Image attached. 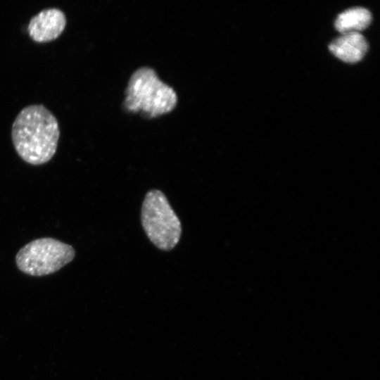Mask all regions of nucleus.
Instances as JSON below:
<instances>
[{
  "mask_svg": "<svg viewBox=\"0 0 380 380\" xmlns=\"http://www.w3.org/2000/svg\"><path fill=\"white\" fill-rule=\"evenodd\" d=\"M176 103L175 91L153 70L142 68L130 78L125 100L127 110L156 117L172 110Z\"/></svg>",
  "mask_w": 380,
  "mask_h": 380,
  "instance_id": "obj_2",
  "label": "nucleus"
},
{
  "mask_svg": "<svg viewBox=\"0 0 380 380\" xmlns=\"http://www.w3.org/2000/svg\"><path fill=\"white\" fill-rule=\"evenodd\" d=\"M329 51L340 60L349 63L361 61L368 50V43L360 32L342 34L329 45Z\"/></svg>",
  "mask_w": 380,
  "mask_h": 380,
  "instance_id": "obj_6",
  "label": "nucleus"
},
{
  "mask_svg": "<svg viewBox=\"0 0 380 380\" xmlns=\"http://www.w3.org/2000/svg\"><path fill=\"white\" fill-rule=\"evenodd\" d=\"M372 21V14L363 7H353L340 13L335 20V27L341 34L359 32L366 29Z\"/></svg>",
  "mask_w": 380,
  "mask_h": 380,
  "instance_id": "obj_7",
  "label": "nucleus"
},
{
  "mask_svg": "<svg viewBox=\"0 0 380 380\" xmlns=\"http://www.w3.org/2000/svg\"><path fill=\"white\" fill-rule=\"evenodd\" d=\"M60 137L58 122L44 105L23 108L11 128V139L18 156L26 163L42 165L56 153Z\"/></svg>",
  "mask_w": 380,
  "mask_h": 380,
  "instance_id": "obj_1",
  "label": "nucleus"
},
{
  "mask_svg": "<svg viewBox=\"0 0 380 380\" xmlns=\"http://www.w3.org/2000/svg\"><path fill=\"white\" fill-rule=\"evenodd\" d=\"M66 16L57 8H45L31 18L27 32L30 37L37 43H46L56 39L66 26Z\"/></svg>",
  "mask_w": 380,
  "mask_h": 380,
  "instance_id": "obj_5",
  "label": "nucleus"
},
{
  "mask_svg": "<svg viewBox=\"0 0 380 380\" xmlns=\"http://www.w3.org/2000/svg\"><path fill=\"white\" fill-rule=\"evenodd\" d=\"M75 255L71 246L45 237L33 240L21 248L15 256V262L21 272L39 277L57 272L71 262Z\"/></svg>",
  "mask_w": 380,
  "mask_h": 380,
  "instance_id": "obj_4",
  "label": "nucleus"
},
{
  "mask_svg": "<svg viewBox=\"0 0 380 380\" xmlns=\"http://www.w3.org/2000/svg\"><path fill=\"white\" fill-rule=\"evenodd\" d=\"M141 223L150 241L163 251L172 249L182 234L181 222L165 195L159 190H151L144 200Z\"/></svg>",
  "mask_w": 380,
  "mask_h": 380,
  "instance_id": "obj_3",
  "label": "nucleus"
}]
</instances>
